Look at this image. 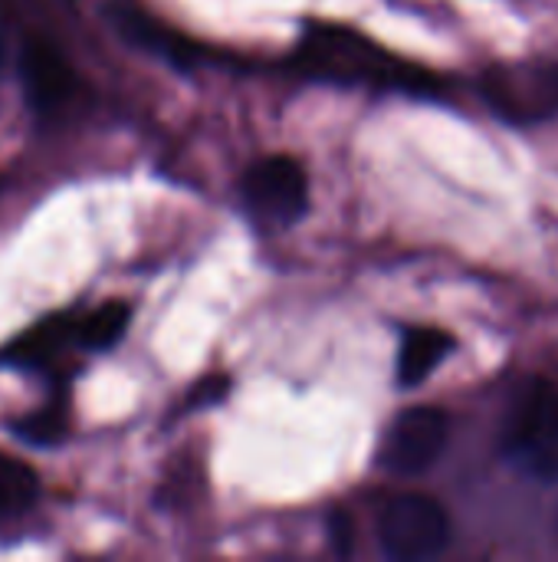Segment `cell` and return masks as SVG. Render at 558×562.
<instances>
[{
  "instance_id": "7c38bea8",
  "label": "cell",
  "mask_w": 558,
  "mask_h": 562,
  "mask_svg": "<svg viewBox=\"0 0 558 562\" xmlns=\"http://www.w3.org/2000/svg\"><path fill=\"white\" fill-rule=\"evenodd\" d=\"M33 501H36V474L26 464L0 454V517L23 514Z\"/></svg>"
},
{
  "instance_id": "52a82bcc",
  "label": "cell",
  "mask_w": 558,
  "mask_h": 562,
  "mask_svg": "<svg viewBox=\"0 0 558 562\" xmlns=\"http://www.w3.org/2000/svg\"><path fill=\"white\" fill-rule=\"evenodd\" d=\"M20 76L26 86V99L36 112H49L66 102L72 92V72L66 66V56L43 36H30L23 43L20 56Z\"/></svg>"
},
{
  "instance_id": "5bb4252c",
  "label": "cell",
  "mask_w": 558,
  "mask_h": 562,
  "mask_svg": "<svg viewBox=\"0 0 558 562\" xmlns=\"http://www.w3.org/2000/svg\"><path fill=\"white\" fill-rule=\"evenodd\" d=\"M227 389H230V382H227L224 375H210V379H204V382L194 389L191 405H214V402H220V398L227 395Z\"/></svg>"
},
{
  "instance_id": "ba28073f",
  "label": "cell",
  "mask_w": 558,
  "mask_h": 562,
  "mask_svg": "<svg viewBox=\"0 0 558 562\" xmlns=\"http://www.w3.org/2000/svg\"><path fill=\"white\" fill-rule=\"evenodd\" d=\"M454 349V339L437 326H414L401 339L398 352V385L418 389Z\"/></svg>"
},
{
  "instance_id": "30bf717a",
  "label": "cell",
  "mask_w": 558,
  "mask_h": 562,
  "mask_svg": "<svg viewBox=\"0 0 558 562\" xmlns=\"http://www.w3.org/2000/svg\"><path fill=\"white\" fill-rule=\"evenodd\" d=\"M69 316H49L43 323H36L33 329H26L13 346L3 349V362H13V366H39L43 359H49L62 339L69 336Z\"/></svg>"
},
{
  "instance_id": "7a4b0ae2",
  "label": "cell",
  "mask_w": 558,
  "mask_h": 562,
  "mask_svg": "<svg viewBox=\"0 0 558 562\" xmlns=\"http://www.w3.org/2000/svg\"><path fill=\"white\" fill-rule=\"evenodd\" d=\"M480 92L513 125L546 122L558 115V63H500L483 72Z\"/></svg>"
},
{
  "instance_id": "8fae6325",
  "label": "cell",
  "mask_w": 558,
  "mask_h": 562,
  "mask_svg": "<svg viewBox=\"0 0 558 562\" xmlns=\"http://www.w3.org/2000/svg\"><path fill=\"white\" fill-rule=\"evenodd\" d=\"M128 316L132 310L125 303H105L99 306L95 313H89L82 323H79V346L89 349V352H102V349H112L122 336H125V326H128Z\"/></svg>"
},
{
  "instance_id": "9c48e42d",
  "label": "cell",
  "mask_w": 558,
  "mask_h": 562,
  "mask_svg": "<svg viewBox=\"0 0 558 562\" xmlns=\"http://www.w3.org/2000/svg\"><path fill=\"white\" fill-rule=\"evenodd\" d=\"M112 16H115L118 30H122L132 43H138V46H145V49H151V53H161V56H168V59H174V63H181V66L191 63L194 46H191L187 40H181L178 33H168L164 26H158L155 20H148V16L138 13L135 7H115Z\"/></svg>"
},
{
  "instance_id": "3957f363",
  "label": "cell",
  "mask_w": 558,
  "mask_h": 562,
  "mask_svg": "<svg viewBox=\"0 0 558 562\" xmlns=\"http://www.w3.org/2000/svg\"><path fill=\"white\" fill-rule=\"evenodd\" d=\"M506 458L520 461L543 481H558V389L549 382H533L516 402L506 431Z\"/></svg>"
},
{
  "instance_id": "277c9868",
  "label": "cell",
  "mask_w": 558,
  "mask_h": 562,
  "mask_svg": "<svg viewBox=\"0 0 558 562\" xmlns=\"http://www.w3.org/2000/svg\"><path fill=\"white\" fill-rule=\"evenodd\" d=\"M382 550L398 562H424L441 557L451 543L447 510L424 494H401L382 507Z\"/></svg>"
},
{
  "instance_id": "8992f818",
  "label": "cell",
  "mask_w": 558,
  "mask_h": 562,
  "mask_svg": "<svg viewBox=\"0 0 558 562\" xmlns=\"http://www.w3.org/2000/svg\"><path fill=\"white\" fill-rule=\"evenodd\" d=\"M447 435L451 425L441 408H408L391 422L378 451V464L398 477H418L437 464L447 448Z\"/></svg>"
},
{
  "instance_id": "4fadbf2b",
  "label": "cell",
  "mask_w": 558,
  "mask_h": 562,
  "mask_svg": "<svg viewBox=\"0 0 558 562\" xmlns=\"http://www.w3.org/2000/svg\"><path fill=\"white\" fill-rule=\"evenodd\" d=\"M13 435L26 438V441H33V445H56V441L66 435V415H62L59 405L43 408V412H36V415L16 422V425H13Z\"/></svg>"
},
{
  "instance_id": "5b68a950",
  "label": "cell",
  "mask_w": 558,
  "mask_h": 562,
  "mask_svg": "<svg viewBox=\"0 0 558 562\" xmlns=\"http://www.w3.org/2000/svg\"><path fill=\"white\" fill-rule=\"evenodd\" d=\"M240 191L247 211L266 227H289L309 207V178L289 155H270L250 165Z\"/></svg>"
},
{
  "instance_id": "6da1fadb",
  "label": "cell",
  "mask_w": 558,
  "mask_h": 562,
  "mask_svg": "<svg viewBox=\"0 0 558 562\" xmlns=\"http://www.w3.org/2000/svg\"><path fill=\"white\" fill-rule=\"evenodd\" d=\"M293 69L335 86H375L418 95H431L437 89L431 72L398 59L375 40L339 23H309L293 53Z\"/></svg>"
}]
</instances>
